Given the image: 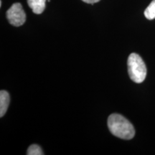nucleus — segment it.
<instances>
[{
    "mask_svg": "<svg viewBox=\"0 0 155 155\" xmlns=\"http://www.w3.org/2000/svg\"><path fill=\"white\" fill-rule=\"evenodd\" d=\"M144 16L147 19H150V20L155 19V0H153L145 9Z\"/></svg>",
    "mask_w": 155,
    "mask_h": 155,
    "instance_id": "6",
    "label": "nucleus"
},
{
    "mask_svg": "<svg viewBox=\"0 0 155 155\" xmlns=\"http://www.w3.org/2000/svg\"><path fill=\"white\" fill-rule=\"evenodd\" d=\"M128 73L129 75L136 83H141L147 76V67L144 61L137 53H131L128 58Z\"/></svg>",
    "mask_w": 155,
    "mask_h": 155,
    "instance_id": "2",
    "label": "nucleus"
},
{
    "mask_svg": "<svg viewBox=\"0 0 155 155\" xmlns=\"http://www.w3.org/2000/svg\"><path fill=\"white\" fill-rule=\"evenodd\" d=\"M82 1L84 2H86V3L91 4V5H94V4H95V3L98 2L100 0H82Z\"/></svg>",
    "mask_w": 155,
    "mask_h": 155,
    "instance_id": "8",
    "label": "nucleus"
},
{
    "mask_svg": "<svg viewBox=\"0 0 155 155\" xmlns=\"http://www.w3.org/2000/svg\"><path fill=\"white\" fill-rule=\"evenodd\" d=\"M108 127L112 134L120 139L129 140L135 135L134 126L121 114H112L108 116Z\"/></svg>",
    "mask_w": 155,
    "mask_h": 155,
    "instance_id": "1",
    "label": "nucleus"
},
{
    "mask_svg": "<svg viewBox=\"0 0 155 155\" xmlns=\"http://www.w3.org/2000/svg\"><path fill=\"white\" fill-rule=\"evenodd\" d=\"M9 94L5 90L0 91V117H3L7 111L9 104Z\"/></svg>",
    "mask_w": 155,
    "mask_h": 155,
    "instance_id": "4",
    "label": "nucleus"
},
{
    "mask_svg": "<svg viewBox=\"0 0 155 155\" xmlns=\"http://www.w3.org/2000/svg\"><path fill=\"white\" fill-rule=\"evenodd\" d=\"M46 0H28V4L32 12L36 15H40L45 8Z\"/></svg>",
    "mask_w": 155,
    "mask_h": 155,
    "instance_id": "5",
    "label": "nucleus"
},
{
    "mask_svg": "<svg viewBox=\"0 0 155 155\" xmlns=\"http://www.w3.org/2000/svg\"><path fill=\"white\" fill-rule=\"evenodd\" d=\"M7 18L9 22L15 27L22 25L26 21V15L20 3H15L7 11Z\"/></svg>",
    "mask_w": 155,
    "mask_h": 155,
    "instance_id": "3",
    "label": "nucleus"
},
{
    "mask_svg": "<svg viewBox=\"0 0 155 155\" xmlns=\"http://www.w3.org/2000/svg\"><path fill=\"white\" fill-rule=\"evenodd\" d=\"M28 155H42L44 152H42L41 147L38 144H32L29 147L27 152Z\"/></svg>",
    "mask_w": 155,
    "mask_h": 155,
    "instance_id": "7",
    "label": "nucleus"
}]
</instances>
